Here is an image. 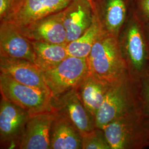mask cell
<instances>
[{
	"label": "cell",
	"instance_id": "obj_1",
	"mask_svg": "<svg viewBox=\"0 0 149 149\" xmlns=\"http://www.w3.org/2000/svg\"><path fill=\"white\" fill-rule=\"evenodd\" d=\"M86 59L89 72L109 84L129 74L118 38L102 29Z\"/></svg>",
	"mask_w": 149,
	"mask_h": 149
},
{
	"label": "cell",
	"instance_id": "obj_2",
	"mask_svg": "<svg viewBox=\"0 0 149 149\" xmlns=\"http://www.w3.org/2000/svg\"><path fill=\"white\" fill-rule=\"evenodd\" d=\"M118 40L128 72L132 79H140L146 73L149 60V44L143 24L133 9L123 28Z\"/></svg>",
	"mask_w": 149,
	"mask_h": 149
},
{
	"label": "cell",
	"instance_id": "obj_3",
	"mask_svg": "<svg viewBox=\"0 0 149 149\" xmlns=\"http://www.w3.org/2000/svg\"><path fill=\"white\" fill-rule=\"evenodd\" d=\"M144 112L137 108L104 126L103 130L111 149H141L149 143V124Z\"/></svg>",
	"mask_w": 149,
	"mask_h": 149
},
{
	"label": "cell",
	"instance_id": "obj_4",
	"mask_svg": "<svg viewBox=\"0 0 149 149\" xmlns=\"http://www.w3.org/2000/svg\"><path fill=\"white\" fill-rule=\"evenodd\" d=\"M132 79L128 74L110 85L96 114L97 128L102 129L108 123L138 108L135 101Z\"/></svg>",
	"mask_w": 149,
	"mask_h": 149
},
{
	"label": "cell",
	"instance_id": "obj_5",
	"mask_svg": "<svg viewBox=\"0 0 149 149\" xmlns=\"http://www.w3.org/2000/svg\"><path fill=\"white\" fill-rule=\"evenodd\" d=\"M1 97L21 107L30 115L53 112L52 96L42 91L22 84L3 73H0Z\"/></svg>",
	"mask_w": 149,
	"mask_h": 149
},
{
	"label": "cell",
	"instance_id": "obj_6",
	"mask_svg": "<svg viewBox=\"0 0 149 149\" xmlns=\"http://www.w3.org/2000/svg\"><path fill=\"white\" fill-rule=\"evenodd\" d=\"M88 72L86 58L71 56L53 69L42 71L52 99L74 88Z\"/></svg>",
	"mask_w": 149,
	"mask_h": 149
},
{
	"label": "cell",
	"instance_id": "obj_7",
	"mask_svg": "<svg viewBox=\"0 0 149 149\" xmlns=\"http://www.w3.org/2000/svg\"><path fill=\"white\" fill-rule=\"evenodd\" d=\"M73 0H18L3 21L22 28L45 17L64 10Z\"/></svg>",
	"mask_w": 149,
	"mask_h": 149
},
{
	"label": "cell",
	"instance_id": "obj_8",
	"mask_svg": "<svg viewBox=\"0 0 149 149\" xmlns=\"http://www.w3.org/2000/svg\"><path fill=\"white\" fill-rule=\"evenodd\" d=\"M30 114L1 97L0 102L1 149H18Z\"/></svg>",
	"mask_w": 149,
	"mask_h": 149
},
{
	"label": "cell",
	"instance_id": "obj_9",
	"mask_svg": "<svg viewBox=\"0 0 149 149\" xmlns=\"http://www.w3.org/2000/svg\"><path fill=\"white\" fill-rule=\"evenodd\" d=\"M53 111L66 118L82 135L96 127L95 118L86 107L75 88L52 99Z\"/></svg>",
	"mask_w": 149,
	"mask_h": 149
},
{
	"label": "cell",
	"instance_id": "obj_10",
	"mask_svg": "<svg viewBox=\"0 0 149 149\" xmlns=\"http://www.w3.org/2000/svg\"><path fill=\"white\" fill-rule=\"evenodd\" d=\"M92 4L102 31L119 37L133 10V0H92Z\"/></svg>",
	"mask_w": 149,
	"mask_h": 149
},
{
	"label": "cell",
	"instance_id": "obj_11",
	"mask_svg": "<svg viewBox=\"0 0 149 149\" xmlns=\"http://www.w3.org/2000/svg\"><path fill=\"white\" fill-rule=\"evenodd\" d=\"M0 56L24 59L34 63V51L32 42L10 22L0 23Z\"/></svg>",
	"mask_w": 149,
	"mask_h": 149
},
{
	"label": "cell",
	"instance_id": "obj_12",
	"mask_svg": "<svg viewBox=\"0 0 149 149\" xmlns=\"http://www.w3.org/2000/svg\"><path fill=\"white\" fill-rule=\"evenodd\" d=\"M0 71L22 84L51 95L42 70L31 61L24 59L0 56Z\"/></svg>",
	"mask_w": 149,
	"mask_h": 149
},
{
	"label": "cell",
	"instance_id": "obj_13",
	"mask_svg": "<svg viewBox=\"0 0 149 149\" xmlns=\"http://www.w3.org/2000/svg\"><path fill=\"white\" fill-rule=\"evenodd\" d=\"M19 29L25 37L32 42L67 43L66 31L63 23L62 11L45 17L26 27Z\"/></svg>",
	"mask_w": 149,
	"mask_h": 149
},
{
	"label": "cell",
	"instance_id": "obj_14",
	"mask_svg": "<svg viewBox=\"0 0 149 149\" xmlns=\"http://www.w3.org/2000/svg\"><path fill=\"white\" fill-rule=\"evenodd\" d=\"M62 12L67 43L82 36L91 25L94 17L92 4L89 0H73Z\"/></svg>",
	"mask_w": 149,
	"mask_h": 149
},
{
	"label": "cell",
	"instance_id": "obj_15",
	"mask_svg": "<svg viewBox=\"0 0 149 149\" xmlns=\"http://www.w3.org/2000/svg\"><path fill=\"white\" fill-rule=\"evenodd\" d=\"M53 112L31 115L18 145L19 149H50V132Z\"/></svg>",
	"mask_w": 149,
	"mask_h": 149
},
{
	"label": "cell",
	"instance_id": "obj_16",
	"mask_svg": "<svg viewBox=\"0 0 149 149\" xmlns=\"http://www.w3.org/2000/svg\"><path fill=\"white\" fill-rule=\"evenodd\" d=\"M54 113L50 132V149H82V136L66 118Z\"/></svg>",
	"mask_w": 149,
	"mask_h": 149
},
{
	"label": "cell",
	"instance_id": "obj_17",
	"mask_svg": "<svg viewBox=\"0 0 149 149\" xmlns=\"http://www.w3.org/2000/svg\"><path fill=\"white\" fill-rule=\"evenodd\" d=\"M111 85L99 79L88 71L74 88L81 101L95 118Z\"/></svg>",
	"mask_w": 149,
	"mask_h": 149
},
{
	"label": "cell",
	"instance_id": "obj_18",
	"mask_svg": "<svg viewBox=\"0 0 149 149\" xmlns=\"http://www.w3.org/2000/svg\"><path fill=\"white\" fill-rule=\"evenodd\" d=\"M31 42L35 55L34 63L42 71L53 69L69 56L67 43Z\"/></svg>",
	"mask_w": 149,
	"mask_h": 149
},
{
	"label": "cell",
	"instance_id": "obj_19",
	"mask_svg": "<svg viewBox=\"0 0 149 149\" xmlns=\"http://www.w3.org/2000/svg\"><path fill=\"white\" fill-rule=\"evenodd\" d=\"M101 31V26L94 13L93 19L90 27L80 37L67 44L69 56L86 58Z\"/></svg>",
	"mask_w": 149,
	"mask_h": 149
},
{
	"label": "cell",
	"instance_id": "obj_20",
	"mask_svg": "<svg viewBox=\"0 0 149 149\" xmlns=\"http://www.w3.org/2000/svg\"><path fill=\"white\" fill-rule=\"evenodd\" d=\"M82 136V149H111L103 129L96 128Z\"/></svg>",
	"mask_w": 149,
	"mask_h": 149
},
{
	"label": "cell",
	"instance_id": "obj_21",
	"mask_svg": "<svg viewBox=\"0 0 149 149\" xmlns=\"http://www.w3.org/2000/svg\"><path fill=\"white\" fill-rule=\"evenodd\" d=\"M133 9L143 24L149 21V0H133Z\"/></svg>",
	"mask_w": 149,
	"mask_h": 149
},
{
	"label": "cell",
	"instance_id": "obj_22",
	"mask_svg": "<svg viewBox=\"0 0 149 149\" xmlns=\"http://www.w3.org/2000/svg\"><path fill=\"white\" fill-rule=\"evenodd\" d=\"M140 95L146 114L149 117V74L145 73L140 78Z\"/></svg>",
	"mask_w": 149,
	"mask_h": 149
},
{
	"label": "cell",
	"instance_id": "obj_23",
	"mask_svg": "<svg viewBox=\"0 0 149 149\" xmlns=\"http://www.w3.org/2000/svg\"><path fill=\"white\" fill-rule=\"evenodd\" d=\"M12 4V0H0V21L4 20L8 15Z\"/></svg>",
	"mask_w": 149,
	"mask_h": 149
},
{
	"label": "cell",
	"instance_id": "obj_24",
	"mask_svg": "<svg viewBox=\"0 0 149 149\" xmlns=\"http://www.w3.org/2000/svg\"><path fill=\"white\" fill-rule=\"evenodd\" d=\"M143 24V28H144L145 36L149 44V21L147 22L146 23Z\"/></svg>",
	"mask_w": 149,
	"mask_h": 149
},
{
	"label": "cell",
	"instance_id": "obj_25",
	"mask_svg": "<svg viewBox=\"0 0 149 149\" xmlns=\"http://www.w3.org/2000/svg\"><path fill=\"white\" fill-rule=\"evenodd\" d=\"M18 0H12V4L13 3H15V2H16V1H17Z\"/></svg>",
	"mask_w": 149,
	"mask_h": 149
},
{
	"label": "cell",
	"instance_id": "obj_26",
	"mask_svg": "<svg viewBox=\"0 0 149 149\" xmlns=\"http://www.w3.org/2000/svg\"><path fill=\"white\" fill-rule=\"evenodd\" d=\"M89 1H90L91 2H92V0H89Z\"/></svg>",
	"mask_w": 149,
	"mask_h": 149
}]
</instances>
